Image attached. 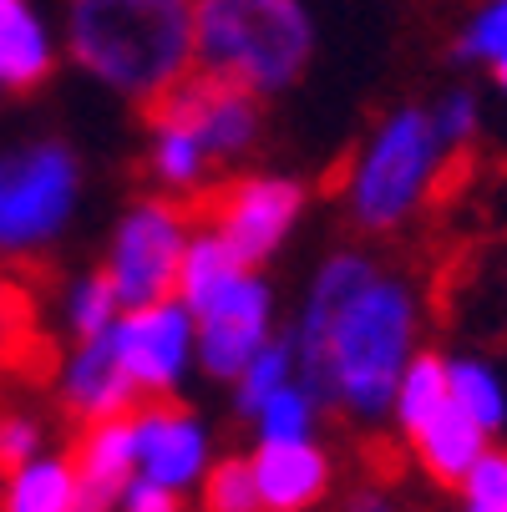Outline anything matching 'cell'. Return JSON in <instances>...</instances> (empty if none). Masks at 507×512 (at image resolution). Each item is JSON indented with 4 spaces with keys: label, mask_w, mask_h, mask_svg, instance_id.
<instances>
[{
    "label": "cell",
    "mask_w": 507,
    "mask_h": 512,
    "mask_svg": "<svg viewBox=\"0 0 507 512\" xmlns=\"http://www.w3.org/2000/svg\"><path fill=\"white\" fill-rule=\"evenodd\" d=\"M421 350V295L401 274H371L340 305L320 355V406L355 426H386L396 381Z\"/></svg>",
    "instance_id": "1"
},
{
    "label": "cell",
    "mask_w": 507,
    "mask_h": 512,
    "mask_svg": "<svg viewBox=\"0 0 507 512\" xmlns=\"http://www.w3.org/2000/svg\"><path fill=\"white\" fill-rule=\"evenodd\" d=\"M66 56L148 112L193 71V0H71Z\"/></svg>",
    "instance_id": "2"
},
{
    "label": "cell",
    "mask_w": 507,
    "mask_h": 512,
    "mask_svg": "<svg viewBox=\"0 0 507 512\" xmlns=\"http://www.w3.org/2000/svg\"><path fill=\"white\" fill-rule=\"evenodd\" d=\"M315 56L305 0H193V66L249 87L254 97L289 92Z\"/></svg>",
    "instance_id": "3"
},
{
    "label": "cell",
    "mask_w": 507,
    "mask_h": 512,
    "mask_svg": "<svg viewBox=\"0 0 507 512\" xmlns=\"http://www.w3.org/2000/svg\"><path fill=\"white\" fill-rule=\"evenodd\" d=\"M447 163H452V153L442 148L437 127H431V112L426 107H396L391 117L376 122V132L366 137V148L355 153V163L340 183L345 218L360 234L406 229L431 203Z\"/></svg>",
    "instance_id": "4"
},
{
    "label": "cell",
    "mask_w": 507,
    "mask_h": 512,
    "mask_svg": "<svg viewBox=\"0 0 507 512\" xmlns=\"http://www.w3.org/2000/svg\"><path fill=\"white\" fill-rule=\"evenodd\" d=\"M82 203V163L56 137L0 153V259H41Z\"/></svg>",
    "instance_id": "5"
},
{
    "label": "cell",
    "mask_w": 507,
    "mask_h": 512,
    "mask_svg": "<svg viewBox=\"0 0 507 512\" xmlns=\"http://www.w3.org/2000/svg\"><path fill=\"white\" fill-rule=\"evenodd\" d=\"M193 224H198V213L188 208V198H173V193L137 198L117 218L107 259H102V274H107L122 310L168 300L178 289V264H183Z\"/></svg>",
    "instance_id": "6"
},
{
    "label": "cell",
    "mask_w": 507,
    "mask_h": 512,
    "mask_svg": "<svg viewBox=\"0 0 507 512\" xmlns=\"http://www.w3.org/2000/svg\"><path fill=\"white\" fill-rule=\"evenodd\" d=\"M198 224H208L229 244V254L249 269H264L284 239L295 234L305 213V188L279 173H239L224 188H208L198 198Z\"/></svg>",
    "instance_id": "7"
},
{
    "label": "cell",
    "mask_w": 507,
    "mask_h": 512,
    "mask_svg": "<svg viewBox=\"0 0 507 512\" xmlns=\"http://www.w3.org/2000/svg\"><path fill=\"white\" fill-rule=\"evenodd\" d=\"M269 335H274V289L249 264H239L193 310V355L208 381H234Z\"/></svg>",
    "instance_id": "8"
},
{
    "label": "cell",
    "mask_w": 507,
    "mask_h": 512,
    "mask_svg": "<svg viewBox=\"0 0 507 512\" xmlns=\"http://www.w3.org/2000/svg\"><path fill=\"white\" fill-rule=\"evenodd\" d=\"M107 340H112V355H117V365L127 371V381L137 386L142 401L178 396V386L198 365V355H193V310L178 295L117 310Z\"/></svg>",
    "instance_id": "9"
},
{
    "label": "cell",
    "mask_w": 507,
    "mask_h": 512,
    "mask_svg": "<svg viewBox=\"0 0 507 512\" xmlns=\"http://www.w3.org/2000/svg\"><path fill=\"white\" fill-rule=\"evenodd\" d=\"M148 112H163V117H178L183 127H193L203 137L208 158L219 168L239 163L259 142V127H264V107H259V97L249 87H239L229 77H213V71H198V66L173 92H163Z\"/></svg>",
    "instance_id": "10"
},
{
    "label": "cell",
    "mask_w": 507,
    "mask_h": 512,
    "mask_svg": "<svg viewBox=\"0 0 507 512\" xmlns=\"http://www.w3.org/2000/svg\"><path fill=\"white\" fill-rule=\"evenodd\" d=\"M132 447H137V477H153L183 497L198 487V477L213 462L208 426L173 396H153L132 406Z\"/></svg>",
    "instance_id": "11"
},
{
    "label": "cell",
    "mask_w": 507,
    "mask_h": 512,
    "mask_svg": "<svg viewBox=\"0 0 507 512\" xmlns=\"http://www.w3.org/2000/svg\"><path fill=\"white\" fill-rule=\"evenodd\" d=\"M249 472H254L259 512H315L335 487V457L320 436L254 442Z\"/></svg>",
    "instance_id": "12"
},
{
    "label": "cell",
    "mask_w": 507,
    "mask_h": 512,
    "mask_svg": "<svg viewBox=\"0 0 507 512\" xmlns=\"http://www.w3.org/2000/svg\"><path fill=\"white\" fill-rule=\"evenodd\" d=\"M371 274H376L371 254L340 249V254H330V259L315 269V279H310V289H305V305H300V315H295V330H289V350H295V376L315 391V401H320V355H325L330 320L340 315V305H345Z\"/></svg>",
    "instance_id": "13"
},
{
    "label": "cell",
    "mask_w": 507,
    "mask_h": 512,
    "mask_svg": "<svg viewBox=\"0 0 507 512\" xmlns=\"http://www.w3.org/2000/svg\"><path fill=\"white\" fill-rule=\"evenodd\" d=\"M56 401L71 421H102V416H127L142 396L137 386L127 381V371L112 355V340L107 335H92V340H77L71 355L61 360L56 371Z\"/></svg>",
    "instance_id": "14"
},
{
    "label": "cell",
    "mask_w": 507,
    "mask_h": 512,
    "mask_svg": "<svg viewBox=\"0 0 507 512\" xmlns=\"http://www.w3.org/2000/svg\"><path fill=\"white\" fill-rule=\"evenodd\" d=\"M487 442H492V436H487L457 401H447V406L406 442V452H411V462H416L431 482H437V487H452V492H457V482L467 477V467L482 457Z\"/></svg>",
    "instance_id": "15"
},
{
    "label": "cell",
    "mask_w": 507,
    "mask_h": 512,
    "mask_svg": "<svg viewBox=\"0 0 507 512\" xmlns=\"http://www.w3.org/2000/svg\"><path fill=\"white\" fill-rule=\"evenodd\" d=\"M148 127H153V153H148V168L153 178L163 183V193L173 198H203L213 188V163L203 137L193 127H183L178 117H163V112H148Z\"/></svg>",
    "instance_id": "16"
},
{
    "label": "cell",
    "mask_w": 507,
    "mask_h": 512,
    "mask_svg": "<svg viewBox=\"0 0 507 512\" xmlns=\"http://www.w3.org/2000/svg\"><path fill=\"white\" fill-rule=\"evenodd\" d=\"M77 477L107 497H122V487L137 477V447H132V411L127 416H102L82 421L77 442H71Z\"/></svg>",
    "instance_id": "17"
},
{
    "label": "cell",
    "mask_w": 507,
    "mask_h": 512,
    "mask_svg": "<svg viewBox=\"0 0 507 512\" xmlns=\"http://www.w3.org/2000/svg\"><path fill=\"white\" fill-rule=\"evenodd\" d=\"M82 492L71 452H36L31 462L0 472V512H71Z\"/></svg>",
    "instance_id": "18"
},
{
    "label": "cell",
    "mask_w": 507,
    "mask_h": 512,
    "mask_svg": "<svg viewBox=\"0 0 507 512\" xmlns=\"http://www.w3.org/2000/svg\"><path fill=\"white\" fill-rule=\"evenodd\" d=\"M452 401V386H447V355H437V350H416L411 360H406V371H401V381H396V396H391V416H386V426L396 431V442L406 447L411 436L437 416L442 406Z\"/></svg>",
    "instance_id": "19"
},
{
    "label": "cell",
    "mask_w": 507,
    "mask_h": 512,
    "mask_svg": "<svg viewBox=\"0 0 507 512\" xmlns=\"http://www.w3.org/2000/svg\"><path fill=\"white\" fill-rule=\"evenodd\" d=\"M56 66V46L51 31L41 26V16L31 6H21L11 16V26L0 31V92H31L51 77Z\"/></svg>",
    "instance_id": "20"
},
{
    "label": "cell",
    "mask_w": 507,
    "mask_h": 512,
    "mask_svg": "<svg viewBox=\"0 0 507 512\" xmlns=\"http://www.w3.org/2000/svg\"><path fill=\"white\" fill-rule=\"evenodd\" d=\"M320 416L325 406L315 401V391L300 376H289L254 406L249 426H254V442H295V436H320Z\"/></svg>",
    "instance_id": "21"
},
{
    "label": "cell",
    "mask_w": 507,
    "mask_h": 512,
    "mask_svg": "<svg viewBox=\"0 0 507 512\" xmlns=\"http://www.w3.org/2000/svg\"><path fill=\"white\" fill-rule=\"evenodd\" d=\"M447 386H452V401H457L487 436H497V431L507 426V386H502V376L492 371L487 360H477V355H452V360H447Z\"/></svg>",
    "instance_id": "22"
},
{
    "label": "cell",
    "mask_w": 507,
    "mask_h": 512,
    "mask_svg": "<svg viewBox=\"0 0 507 512\" xmlns=\"http://www.w3.org/2000/svg\"><path fill=\"white\" fill-rule=\"evenodd\" d=\"M117 295H112V284L107 274H82V279H71L66 284V295H61V315H66V330L71 340H92V335H107L112 320H117Z\"/></svg>",
    "instance_id": "23"
},
{
    "label": "cell",
    "mask_w": 507,
    "mask_h": 512,
    "mask_svg": "<svg viewBox=\"0 0 507 512\" xmlns=\"http://www.w3.org/2000/svg\"><path fill=\"white\" fill-rule=\"evenodd\" d=\"M289 376H295V350H289V335H269V340L254 350V360L229 381V386H234V406H239V416L249 421L254 406H259L274 386H284Z\"/></svg>",
    "instance_id": "24"
},
{
    "label": "cell",
    "mask_w": 507,
    "mask_h": 512,
    "mask_svg": "<svg viewBox=\"0 0 507 512\" xmlns=\"http://www.w3.org/2000/svg\"><path fill=\"white\" fill-rule=\"evenodd\" d=\"M193 492H198V512H259L249 452H244V457H224V462L213 457Z\"/></svg>",
    "instance_id": "25"
},
{
    "label": "cell",
    "mask_w": 507,
    "mask_h": 512,
    "mask_svg": "<svg viewBox=\"0 0 507 512\" xmlns=\"http://www.w3.org/2000/svg\"><path fill=\"white\" fill-rule=\"evenodd\" d=\"M457 61H477L492 71V82L507 92V0H487L477 21L457 36Z\"/></svg>",
    "instance_id": "26"
},
{
    "label": "cell",
    "mask_w": 507,
    "mask_h": 512,
    "mask_svg": "<svg viewBox=\"0 0 507 512\" xmlns=\"http://www.w3.org/2000/svg\"><path fill=\"white\" fill-rule=\"evenodd\" d=\"M431 112V127H437V137H442V148L457 158V153H467L472 142H477V132H482V102L472 97V92H447L437 107H426Z\"/></svg>",
    "instance_id": "27"
},
{
    "label": "cell",
    "mask_w": 507,
    "mask_h": 512,
    "mask_svg": "<svg viewBox=\"0 0 507 512\" xmlns=\"http://www.w3.org/2000/svg\"><path fill=\"white\" fill-rule=\"evenodd\" d=\"M36 452H46V426H41V416L26 411V406H6V411H0V472L31 462Z\"/></svg>",
    "instance_id": "28"
},
{
    "label": "cell",
    "mask_w": 507,
    "mask_h": 512,
    "mask_svg": "<svg viewBox=\"0 0 507 512\" xmlns=\"http://www.w3.org/2000/svg\"><path fill=\"white\" fill-rule=\"evenodd\" d=\"M457 497L462 502H482V507H507V447H497V436L467 467V477L457 482Z\"/></svg>",
    "instance_id": "29"
},
{
    "label": "cell",
    "mask_w": 507,
    "mask_h": 512,
    "mask_svg": "<svg viewBox=\"0 0 507 512\" xmlns=\"http://www.w3.org/2000/svg\"><path fill=\"white\" fill-rule=\"evenodd\" d=\"M117 512H183V492H173L153 477H132L117 497Z\"/></svg>",
    "instance_id": "30"
},
{
    "label": "cell",
    "mask_w": 507,
    "mask_h": 512,
    "mask_svg": "<svg viewBox=\"0 0 507 512\" xmlns=\"http://www.w3.org/2000/svg\"><path fill=\"white\" fill-rule=\"evenodd\" d=\"M345 512H401V507H396V497L386 487H355L345 497Z\"/></svg>",
    "instance_id": "31"
},
{
    "label": "cell",
    "mask_w": 507,
    "mask_h": 512,
    "mask_svg": "<svg viewBox=\"0 0 507 512\" xmlns=\"http://www.w3.org/2000/svg\"><path fill=\"white\" fill-rule=\"evenodd\" d=\"M21 6H31V0H0V31H6V26H11V16H16Z\"/></svg>",
    "instance_id": "32"
},
{
    "label": "cell",
    "mask_w": 507,
    "mask_h": 512,
    "mask_svg": "<svg viewBox=\"0 0 507 512\" xmlns=\"http://www.w3.org/2000/svg\"><path fill=\"white\" fill-rule=\"evenodd\" d=\"M457 512H507V507H482V502H457Z\"/></svg>",
    "instance_id": "33"
}]
</instances>
